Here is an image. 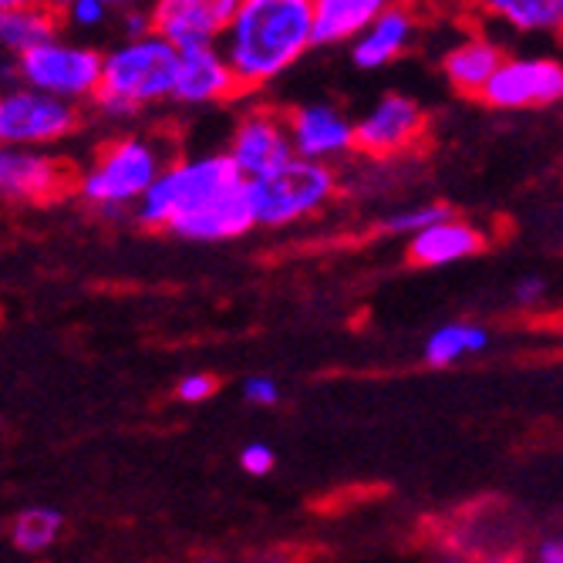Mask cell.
<instances>
[{
  "label": "cell",
  "instance_id": "1",
  "mask_svg": "<svg viewBox=\"0 0 563 563\" xmlns=\"http://www.w3.org/2000/svg\"><path fill=\"white\" fill-rule=\"evenodd\" d=\"M311 47V0H240L227 27V65L240 88L264 85Z\"/></svg>",
  "mask_w": 563,
  "mask_h": 563
},
{
  "label": "cell",
  "instance_id": "2",
  "mask_svg": "<svg viewBox=\"0 0 563 563\" xmlns=\"http://www.w3.org/2000/svg\"><path fill=\"white\" fill-rule=\"evenodd\" d=\"M173 81L176 51L163 37L145 34L139 41H125L112 55L101 58L95 98L112 115H132L142 106H148V101L173 95Z\"/></svg>",
  "mask_w": 563,
  "mask_h": 563
},
{
  "label": "cell",
  "instance_id": "3",
  "mask_svg": "<svg viewBox=\"0 0 563 563\" xmlns=\"http://www.w3.org/2000/svg\"><path fill=\"white\" fill-rule=\"evenodd\" d=\"M243 179L233 169L227 156H207L192 163H176L163 169L142 196V223L148 227H169L202 207H210L213 199L236 189Z\"/></svg>",
  "mask_w": 563,
  "mask_h": 563
},
{
  "label": "cell",
  "instance_id": "4",
  "mask_svg": "<svg viewBox=\"0 0 563 563\" xmlns=\"http://www.w3.org/2000/svg\"><path fill=\"white\" fill-rule=\"evenodd\" d=\"M243 186H246V199L253 210V223L280 227V223L314 213L334 192V176L321 163L290 159L271 176H261Z\"/></svg>",
  "mask_w": 563,
  "mask_h": 563
},
{
  "label": "cell",
  "instance_id": "5",
  "mask_svg": "<svg viewBox=\"0 0 563 563\" xmlns=\"http://www.w3.org/2000/svg\"><path fill=\"white\" fill-rule=\"evenodd\" d=\"M21 78L31 85V91L47 98H85L95 95L101 78V55L91 47L47 41L31 51H24L18 62Z\"/></svg>",
  "mask_w": 563,
  "mask_h": 563
},
{
  "label": "cell",
  "instance_id": "6",
  "mask_svg": "<svg viewBox=\"0 0 563 563\" xmlns=\"http://www.w3.org/2000/svg\"><path fill=\"white\" fill-rule=\"evenodd\" d=\"M163 173L159 152L145 139H122L106 148V156L98 159V166L81 179V192L91 202L101 207H119V202H132L145 196V189L156 183Z\"/></svg>",
  "mask_w": 563,
  "mask_h": 563
},
{
  "label": "cell",
  "instance_id": "7",
  "mask_svg": "<svg viewBox=\"0 0 563 563\" xmlns=\"http://www.w3.org/2000/svg\"><path fill=\"white\" fill-rule=\"evenodd\" d=\"M78 112L62 98L37 91H11L0 98V148H21L37 142H55L75 132Z\"/></svg>",
  "mask_w": 563,
  "mask_h": 563
},
{
  "label": "cell",
  "instance_id": "8",
  "mask_svg": "<svg viewBox=\"0 0 563 563\" xmlns=\"http://www.w3.org/2000/svg\"><path fill=\"white\" fill-rule=\"evenodd\" d=\"M240 0H166L148 11L152 34L163 37L176 55L196 47H213L230 27Z\"/></svg>",
  "mask_w": 563,
  "mask_h": 563
},
{
  "label": "cell",
  "instance_id": "9",
  "mask_svg": "<svg viewBox=\"0 0 563 563\" xmlns=\"http://www.w3.org/2000/svg\"><path fill=\"white\" fill-rule=\"evenodd\" d=\"M563 95V68L550 58H523L503 62L479 98L496 109H530V106H553Z\"/></svg>",
  "mask_w": 563,
  "mask_h": 563
},
{
  "label": "cell",
  "instance_id": "10",
  "mask_svg": "<svg viewBox=\"0 0 563 563\" xmlns=\"http://www.w3.org/2000/svg\"><path fill=\"white\" fill-rule=\"evenodd\" d=\"M71 189V169L31 148H0V196L51 202Z\"/></svg>",
  "mask_w": 563,
  "mask_h": 563
},
{
  "label": "cell",
  "instance_id": "11",
  "mask_svg": "<svg viewBox=\"0 0 563 563\" xmlns=\"http://www.w3.org/2000/svg\"><path fill=\"white\" fill-rule=\"evenodd\" d=\"M227 159L233 163V169L240 173L243 183L271 176L274 169H280V166H287L294 159L287 125L271 119V115L246 119L236 129V135H233V145L227 152Z\"/></svg>",
  "mask_w": 563,
  "mask_h": 563
},
{
  "label": "cell",
  "instance_id": "12",
  "mask_svg": "<svg viewBox=\"0 0 563 563\" xmlns=\"http://www.w3.org/2000/svg\"><path fill=\"white\" fill-rule=\"evenodd\" d=\"M422 129V112L412 98L385 95L375 112L354 125V145L368 156H388V152L408 145Z\"/></svg>",
  "mask_w": 563,
  "mask_h": 563
},
{
  "label": "cell",
  "instance_id": "13",
  "mask_svg": "<svg viewBox=\"0 0 563 563\" xmlns=\"http://www.w3.org/2000/svg\"><path fill=\"white\" fill-rule=\"evenodd\" d=\"M240 91H243L240 81L233 78L227 58L217 47H196V51H183V55H176L173 95L179 101L202 106V101H220V98H230Z\"/></svg>",
  "mask_w": 563,
  "mask_h": 563
},
{
  "label": "cell",
  "instance_id": "14",
  "mask_svg": "<svg viewBox=\"0 0 563 563\" xmlns=\"http://www.w3.org/2000/svg\"><path fill=\"white\" fill-rule=\"evenodd\" d=\"M287 135H290L294 156H300L303 163H318L321 156H338V152L354 145V125L341 119L331 106L297 109L287 125Z\"/></svg>",
  "mask_w": 563,
  "mask_h": 563
},
{
  "label": "cell",
  "instance_id": "15",
  "mask_svg": "<svg viewBox=\"0 0 563 563\" xmlns=\"http://www.w3.org/2000/svg\"><path fill=\"white\" fill-rule=\"evenodd\" d=\"M250 227H257V223H253V210H250L243 183L230 189L227 196L213 199L210 207L169 223V230L186 240H233V236H243Z\"/></svg>",
  "mask_w": 563,
  "mask_h": 563
},
{
  "label": "cell",
  "instance_id": "16",
  "mask_svg": "<svg viewBox=\"0 0 563 563\" xmlns=\"http://www.w3.org/2000/svg\"><path fill=\"white\" fill-rule=\"evenodd\" d=\"M486 246V236L470 227V223H459V220H442L422 233L412 236V246H408V261L419 264V267H439V264H452V261H463L473 257Z\"/></svg>",
  "mask_w": 563,
  "mask_h": 563
},
{
  "label": "cell",
  "instance_id": "17",
  "mask_svg": "<svg viewBox=\"0 0 563 563\" xmlns=\"http://www.w3.org/2000/svg\"><path fill=\"white\" fill-rule=\"evenodd\" d=\"M382 11V0H318L311 4V44L347 41L365 31Z\"/></svg>",
  "mask_w": 563,
  "mask_h": 563
},
{
  "label": "cell",
  "instance_id": "18",
  "mask_svg": "<svg viewBox=\"0 0 563 563\" xmlns=\"http://www.w3.org/2000/svg\"><path fill=\"white\" fill-rule=\"evenodd\" d=\"M58 21L55 11L24 4V0H0V47H11L18 55L55 41Z\"/></svg>",
  "mask_w": 563,
  "mask_h": 563
},
{
  "label": "cell",
  "instance_id": "19",
  "mask_svg": "<svg viewBox=\"0 0 563 563\" xmlns=\"http://www.w3.org/2000/svg\"><path fill=\"white\" fill-rule=\"evenodd\" d=\"M408 34H412V18L405 11H382L362 34V41L354 44V65L362 68H382L391 62L398 51L405 47Z\"/></svg>",
  "mask_w": 563,
  "mask_h": 563
},
{
  "label": "cell",
  "instance_id": "20",
  "mask_svg": "<svg viewBox=\"0 0 563 563\" xmlns=\"http://www.w3.org/2000/svg\"><path fill=\"white\" fill-rule=\"evenodd\" d=\"M499 65H503V55H499L496 44H489V41H466V44H459L455 51H449L445 75L463 95H479Z\"/></svg>",
  "mask_w": 563,
  "mask_h": 563
},
{
  "label": "cell",
  "instance_id": "21",
  "mask_svg": "<svg viewBox=\"0 0 563 563\" xmlns=\"http://www.w3.org/2000/svg\"><path fill=\"white\" fill-rule=\"evenodd\" d=\"M486 331L476 328V324H445L439 328L429 344H426V362L435 365V368H445L452 365L455 357H463L470 351H483L486 347Z\"/></svg>",
  "mask_w": 563,
  "mask_h": 563
},
{
  "label": "cell",
  "instance_id": "22",
  "mask_svg": "<svg viewBox=\"0 0 563 563\" xmlns=\"http://www.w3.org/2000/svg\"><path fill=\"white\" fill-rule=\"evenodd\" d=\"M489 11L520 31H547V27H560L563 21L560 0H493Z\"/></svg>",
  "mask_w": 563,
  "mask_h": 563
},
{
  "label": "cell",
  "instance_id": "23",
  "mask_svg": "<svg viewBox=\"0 0 563 563\" xmlns=\"http://www.w3.org/2000/svg\"><path fill=\"white\" fill-rule=\"evenodd\" d=\"M62 530V514L58 509H47V506H34L27 514H21L14 520V543L27 553H37V550H47L55 543Z\"/></svg>",
  "mask_w": 563,
  "mask_h": 563
},
{
  "label": "cell",
  "instance_id": "24",
  "mask_svg": "<svg viewBox=\"0 0 563 563\" xmlns=\"http://www.w3.org/2000/svg\"><path fill=\"white\" fill-rule=\"evenodd\" d=\"M449 217H452L449 207H442V202H432V207H419V210H408V213L391 217L385 223V230L388 233H412L416 236V233H422V230H429V227H435V223H442Z\"/></svg>",
  "mask_w": 563,
  "mask_h": 563
},
{
  "label": "cell",
  "instance_id": "25",
  "mask_svg": "<svg viewBox=\"0 0 563 563\" xmlns=\"http://www.w3.org/2000/svg\"><path fill=\"white\" fill-rule=\"evenodd\" d=\"M213 391H217V378H213V375H202V372L183 378L179 388H176V395H179L183 401H207Z\"/></svg>",
  "mask_w": 563,
  "mask_h": 563
},
{
  "label": "cell",
  "instance_id": "26",
  "mask_svg": "<svg viewBox=\"0 0 563 563\" xmlns=\"http://www.w3.org/2000/svg\"><path fill=\"white\" fill-rule=\"evenodd\" d=\"M240 463H243V470H246L250 476H267V473L274 470V452H271L267 445H261V442H253V445L243 449Z\"/></svg>",
  "mask_w": 563,
  "mask_h": 563
},
{
  "label": "cell",
  "instance_id": "27",
  "mask_svg": "<svg viewBox=\"0 0 563 563\" xmlns=\"http://www.w3.org/2000/svg\"><path fill=\"white\" fill-rule=\"evenodd\" d=\"M71 21L81 24V27H95L109 18V4H101V0H75V4L68 8Z\"/></svg>",
  "mask_w": 563,
  "mask_h": 563
},
{
  "label": "cell",
  "instance_id": "28",
  "mask_svg": "<svg viewBox=\"0 0 563 563\" xmlns=\"http://www.w3.org/2000/svg\"><path fill=\"white\" fill-rule=\"evenodd\" d=\"M243 391H246L250 401H257V405H277V398H280V388L271 378H250L243 385Z\"/></svg>",
  "mask_w": 563,
  "mask_h": 563
},
{
  "label": "cell",
  "instance_id": "29",
  "mask_svg": "<svg viewBox=\"0 0 563 563\" xmlns=\"http://www.w3.org/2000/svg\"><path fill=\"white\" fill-rule=\"evenodd\" d=\"M543 290H547L543 277H523V280L517 284V300H520V303H533V300L543 297Z\"/></svg>",
  "mask_w": 563,
  "mask_h": 563
},
{
  "label": "cell",
  "instance_id": "30",
  "mask_svg": "<svg viewBox=\"0 0 563 563\" xmlns=\"http://www.w3.org/2000/svg\"><path fill=\"white\" fill-rule=\"evenodd\" d=\"M540 563H563V543L560 540H547L540 547Z\"/></svg>",
  "mask_w": 563,
  "mask_h": 563
},
{
  "label": "cell",
  "instance_id": "31",
  "mask_svg": "<svg viewBox=\"0 0 563 563\" xmlns=\"http://www.w3.org/2000/svg\"><path fill=\"white\" fill-rule=\"evenodd\" d=\"M14 75V65L11 62H4V58H0V81H8Z\"/></svg>",
  "mask_w": 563,
  "mask_h": 563
},
{
  "label": "cell",
  "instance_id": "32",
  "mask_svg": "<svg viewBox=\"0 0 563 563\" xmlns=\"http://www.w3.org/2000/svg\"><path fill=\"white\" fill-rule=\"evenodd\" d=\"M506 563H523V560H506Z\"/></svg>",
  "mask_w": 563,
  "mask_h": 563
}]
</instances>
